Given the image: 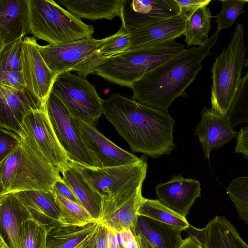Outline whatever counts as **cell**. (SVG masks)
<instances>
[{
	"instance_id": "obj_36",
	"label": "cell",
	"mask_w": 248,
	"mask_h": 248,
	"mask_svg": "<svg viewBox=\"0 0 248 248\" xmlns=\"http://www.w3.org/2000/svg\"><path fill=\"white\" fill-rule=\"evenodd\" d=\"M222 2L221 10L215 17L218 26L217 30L227 29L232 26L235 19L240 15L245 13L244 5L248 0H223Z\"/></svg>"
},
{
	"instance_id": "obj_22",
	"label": "cell",
	"mask_w": 248,
	"mask_h": 248,
	"mask_svg": "<svg viewBox=\"0 0 248 248\" xmlns=\"http://www.w3.org/2000/svg\"><path fill=\"white\" fill-rule=\"evenodd\" d=\"M1 235L10 248H20L19 232L21 223L31 218L15 193L0 196Z\"/></svg>"
},
{
	"instance_id": "obj_35",
	"label": "cell",
	"mask_w": 248,
	"mask_h": 248,
	"mask_svg": "<svg viewBox=\"0 0 248 248\" xmlns=\"http://www.w3.org/2000/svg\"><path fill=\"white\" fill-rule=\"evenodd\" d=\"M23 37L0 46V71H22Z\"/></svg>"
},
{
	"instance_id": "obj_44",
	"label": "cell",
	"mask_w": 248,
	"mask_h": 248,
	"mask_svg": "<svg viewBox=\"0 0 248 248\" xmlns=\"http://www.w3.org/2000/svg\"><path fill=\"white\" fill-rule=\"evenodd\" d=\"M107 228L108 248H118L116 232L108 227Z\"/></svg>"
},
{
	"instance_id": "obj_7",
	"label": "cell",
	"mask_w": 248,
	"mask_h": 248,
	"mask_svg": "<svg viewBox=\"0 0 248 248\" xmlns=\"http://www.w3.org/2000/svg\"><path fill=\"white\" fill-rule=\"evenodd\" d=\"M103 200L135 191L142 187L146 176L147 157L143 155L132 164L97 168L69 161Z\"/></svg>"
},
{
	"instance_id": "obj_13",
	"label": "cell",
	"mask_w": 248,
	"mask_h": 248,
	"mask_svg": "<svg viewBox=\"0 0 248 248\" xmlns=\"http://www.w3.org/2000/svg\"><path fill=\"white\" fill-rule=\"evenodd\" d=\"M45 105L28 88L20 91L0 85V128L21 137L25 116Z\"/></svg>"
},
{
	"instance_id": "obj_34",
	"label": "cell",
	"mask_w": 248,
	"mask_h": 248,
	"mask_svg": "<svg viewBox=\"0 0 248 248\" xmlns=\"http://www.w3.org/2000/svg\"><path fill=\"white\" fill-rule=\"evenodd\" d=\"M131 40L130 31L121 26L116 33L102 39L97 53L104 60L118 55L129 49Z\"/></svg>"
},
{
	"instance_id": "obj_9",
	"label": "cell",
	"mask_w": 248,
	"mask_h": 248,
	"mask_svg": "<svg viewBox=\"0 0 248 248\" xmlns=\"http://www.w3.org/2000/svg\"><path fill=\"white\" fill-rule=\"evenodd\" d=\"M102 41L93 37L64 44L39 46V51L49 68L56 75L75 71L86 78L103 59L97 51Z\"/></svg>"
},
{
	"instance_id": "obj_5",
	"label": "cell",
	"mask_w": 248,
	"mask_h": 248,
	"mask_svg": "<svg viewBox=\"0 0 248 248\" xmlns=\"http://www.w3.org/2000/svg\"><path fill=\"white\" fill-rule=\"evenodd\" d=\"M29 30L38 39L60 45L93 37L94 27L53 0H27Z\"/></svg>"
},
{
	"instance_id": "obj_27",
	"label": "cell",
	"mask_w": 248,
	"mask_h": 248,
	"mask_svg": "<svg viewBox=\"0 0 248 248\" xmlns=\"http://www.w3.org/2000/svg\"><path fill=\"white\" fill-rule=\"evenodd\" d=\"M205 227L203 248H248L234 226L225 217L216 216Z\"/></svg>"
},
{
	"instance_id": "obj_16",
	"label": "cell",
	"mask_w": 248,
	"mask_h": 248,
	"mask_svg": "<svg viewBox=\"0 0 248 248\" xmlns=\"http://www.w3.org/2000/svg\"><path fill=\"white\" fill-rule=\"evenodd\" d=\"M77 126L88 149L103 168L116 167L137 162L139 157L115 144L97 128L76 118Z\"/></svg>"
},
{
	"instance_id": "obj_12",
	"label": "cell",
	"mask_w": 248,
	"mask_h": 248,
	"mask_svg": "<svg viewBox=\"0 0 248 248\" xmlns=\"http://www.w3.org/2000/svg\"><path fill=\"white\" fill-rule=\"evenodd\" d=\"M39 46L34 36L23 37L22 72L27 88L46 104L57 75L46 65Z\"/></svg>"
},
{
	"instance_id": "obj_19",
	"label": "cell",
	"mask_w": 248,
	"mask_h": 248,
	"mask_svg": "<svg viewBox=\"0 0 248 248\" xmlns=\"http://www.w3.org/2000/svg\"><path fill=\"white\" fill-rule=\"evenodd\" d=\"M186 22V18L179 14L130 31L131 45L128 50L174 41L184 34Z\"/></svg>"
},
{
	"instance_id": "obj_23",
	"label": "cell",
	"mask_w": 248,
	"mask_h": 248,
	"mask_svg": "<svg viewBox=\"0 0 248 248\" xmlns=\"http://www.w3.org/2000/svg\"><path fill=\"white\" fill-rule=\"evenodd\" d=\"M62 179L76 198L97 221L100 222L103 197L88 183L81 173L69 163L61 172Z\"/></svg>"
},
{
	"instance_id": "obj_2",
	"label": "cell",
	"mask_w": 248,
	"mask_h": 248,
	"mask_svg": "<svg viewBox=\"0 0 248 248\" xmlns=\"http://www.w3.org/2000/svg\"><path fill=\"white\" fill-rule=\"evenodd\" d=\"M219 32L217 30L203 45L185 49L146 74L133 85L132 99L168 112L176 98L187 96L186 89L202 68V61L210 55Z\"/></svg>"
},
{
	"instance_id": "obj_24",
	"label": "cell",
	"mask_w": 248,
	"mask_h": 248,
	"mask_svg": "<svg viewBox=\"0 0 248 248\" xmlns=\"http://www.w3.org/2000/svg\"><path fill=\"white\" fill-rule=\"evenodd\" d=\"M100 222L85 226L59 224L47 229L46 248H79L94 234Z\"/></svg>"
},
{
	"instance_id": "obj_40",
	"label": "cell",
	"mask_w": 248,
	"mask_h": 248,
	"mask_svg": "<svg viewBox=\"0 0 248 248\" xmlns=\"http://www.w3.org/2000/svg\"><path fill=\"white\" fill-rule=\"evenodd\" d=\"M236 139L234 153L241 154L245 159H248V125L240 129Z\"/></svg>"
},
{
	"instance_id": "obj_25",
	"label": "cell",
	"mask_w": 248,
	"mask_h": 248,
	"mask_svg": "<svg viewBox=\"0 0 248 248\" xmlns=\"http://www.w3.org/2000/svg\"><path fill=\"white\" fill-rule=\"evenodd\" d=\"M80 18L111 20L121 16L124 0H59L56 1Z\"/></svg>"
},
{
	"instance_id": "obj_30",
	"label": "cell",
	"mask_w": 248,
	"mask_h": 248,
	"mask_svg": "<svg viewBox=\"0 0 248 248\" xmlns=\"http://www.w3.org/2000/svg\"><path fill=\"white\" fill-rule=\"evenodd\" d=\"M54 200L60 215V224L82 226L97 222L81 204L53 191ZM99 222V221H98Z\"/></svg>"
},
{
	"instance_id": "obj_42",
	"label": "cell",
	"mask_w": 248,
	"mask_h": 248,
	"mask_svg": "<svg viewBox=\"0 0 248 248\" xmlns=\"http://www.w3.org/2000/svg\"><path fill=\"white\" fill-rule=\"evenodd\" d=\"M118 232L124 248H139L135 235L130 229L123 228Z\"/></svg>"
},
{
	"instance_id": "obj_26",
	"label": "cell",
	"mask_w": 248,
	"mask_h": 248,
	"mask_svg": "<svg viewBox=\"0 0 248 248\" xmlns=\"http://www.w3.org/2000/svg\"><path fill=\"white\" fill-rule=\"evenodd\" d=\"M182 231L151 218L138 216L136 232L141 234L153 248H178Z\"/></svg>"
},
{
	"instance_id": "obj_37",
	"label": "cell",
	"mask_w": 248,
	"mask_h": 248,
	"mask_svg": "<svg viewBox=\"0 0 248 248\" xmlns=\"http://www.w3.org/2000/svg\"><path fill=\"white\" fill-rule=\"evenodd\" d=\"M21 137L17 134L0 128V161L6 157L20 144Z\"/></svg>"
},
{
	"instance_id": "obj_14",
	"label": "cell",
	"mask_w": 248,
	"mask_h": 248,
	"mask_svg": "<svg viewBox=\"0 0 248 248\" xmlns=\"http://www.w3.org/2000/svg\"><path fill=\"white\" fill-rule=\"evenodd\" d=\"M179 14L175 0H124L121 26L132 31Z\"/></svg>"
},
{
	"instance_id": "obj_33",
	"label": "cell",
	"mask_w": 248,
	"mask_h": 248,
	"mask_svg": "<svg viewBox=\"0 0 248 248\" xmlns=\"http://www.w3.org/2000/svg\"><path fill=\"white\" fill-rule=\"evenodd\" d=\"M227 193L239 217L248 224V175L233 178L227 188Z\"/></svg>"
},
{
	"instance_id": "obj_41",
	"label": "cell",
	"mask_w": 248,
	"mask_h": 248,
	"mask_svg": "<svg viewBox=\"0 0 248 248\" xmlns=\"http://www.w3.org/2000/svg\"><path fill=\"white\" fill-rule=\"evenodd\" d=\"M53 191L61 194L70 200L80 204L72 189L64 182L62 178L57 180L55 183L53 187Z\"/></svg>"
},
{
	"instance_id": "obj_43",
	"label": "cell",
	"mask_w": 248,
	"mask_h": 248,
	"mask_svg": "<svg viewBox=\"0 0 248 248\" xmlns=\"http://www.w3.org/2000/svg\"><path fill=\"white\" fill-rule=\"evenodd\" d=\"M178 248H203L201 244L193 236L189 235L183 239Z\"/></svg>"
},
{
	"instance_id": "obj_10",
	"label": "cell",
	"mask_w": 248,
	"mask_h": 248,
	"mask_svg": "<svg viewBox=\"0 0 248 248\" xmlns=\"http://www.w3.org/2000/svg\"><path fill=\"white\" fill-rule=\"evenodd\" d=\"M46 108L57 137L70 161L88 166L103 168L100 161L86 146L76 118L51 92L46 101Z\"/></svg>"
},
{
	"instance_id": "obj_31",
	"label": "cell",
	"mask_w": 248,
	"mask_h": 248,
	"mask_svg": "<svg viewBox=\"0 0 248 248\" xmlns=\"http://www.w3.org/2000/svg\"><path fill=\"white\" fill-rule=\"evenodd\" d=\"M47 229L32 218L21 224L19 232L20 248H46Z\"/></svg>"
},
{
	"instance_id": "obj_4",
	"label": "cell",
	"mask_w": 248,
	"mask_h": 248,
	"mask_svg": "<svg viewBox=\"0 0 248 248\" xmlns=\"http://www.w3.org/2000/svg\"><path fill=\"white\" fill-rule=\"evenodd\" d=\"M185 46L172 41L126 50L107 58L91 74L132 89L148 73L185 51Z\"/></svg>"
},
{
	"instance_id": "obj_20",
	"label": "cell",
	"mask_w": 248,
	"mask_h": 248,
	"mask_svg": "<svg viewBox=\"0 0 248 248\" xmlns=\"http://www.w3.org/2000/svg\"><path fill=\"white\" fill-rule=\"evenodd\" d=\"M27 0H0V46L28 33Z\"/></svg>"
},
{
	"instance_id": "obj_18",
	"label": "cell",
	"mask_w": 248,
	"mask_h": 248,
	"mask_svg": "<svg viewBox=\"0 0 248 248\" xmlns=\"http://www.w3.org/2000/svg\"><path fill=\"white\" fill-rule=\"evenodd\" d=\"M142 187L137 191L103 200L100 222L116 232L130 229L136 235L138 212L143 197Z\"/></svg>"
},
{
	"instance_id": "obj_38",
	"label": "cell",
	"mask_w": 248,
	"mask_h": 248,
	"mask_svg": "<svg viewBox=\"0 0 248 248\" xmlns=\"http://www.w3.org/2000/svg\"><path fill=\"white\" fill-rule=\"evenodd\" d=\"M0 85L20 91L27 88L22 71H0Z\"/></svg>"
},
{
	"instance_id": "obj_39",
	"label": "cell",
	"mask_w": 248,
	"mask_h": 248,
	"mask_svg": "<svg viewBox=\"0 0 248 248\" xmlns=\"http://www.w3.org/2000/svg\"><path fill=\"white\" fill-rule=\"evenodd\" d=\"M180 9V14L186 19L198 8L207 6L211 0H175Z\"/></svg>"
},
{
	"instance_id": "obj_17",
	"label": "cell",
	"mask_w": 248,
	"mask_h": 248,
	"mask_svg": "<svg viewBox=\"0 0 248 248\" xmlns=\"http://www.w3.org/2000/svg\"><path fill=\"white\" fill-rule=\"evenodd\" d=\"M157 200L178 214L186 217L195 200L201 196V183L195 179L174 176L155 187Z\"/></svg>"
},
{
	"instance_id": "obj_32",
	"label": "cell",
	"mask_w": 248,
	"mask_h": 248,
	"mask_svg": "<svg viewBox=\"0 0 248 248\" xmlns=\"http://www.w3.org/2000/svg\"><path fill=\"white\" fill-rule=\"evenodd\" d=\"M228 115L233 128L248 123V71L241 80Z\"/></svg>"
},
{
	"instance_id": "obj_15",
	"label": "cell",
	"mask_w": 248,
	"mask_h": 248,
	"mask_svg": "<svg viewBox=\"0 0 248 248\" xmlns=\"http://www.w3.org/2000/svg\"><path fill=\"white\" fill-rule=\"evenodd\" d=\"M201 114L202 120L195 133L202 145L205 158L209 162L211 152L236 138L238 132L233 129L228 114L204 107Z\"/></svg>"
},
{
	"instance_id": "obj_3",
	"label": "cell",
	"mask_w": 248,
	"mask_h": 248,
	"mask_svg": "<svg viewBox=\"0 0 248 248\" xmlns=\"http://www.w3.org/2000/svg\"><path fill=\"white\" fill-rule=\"evenodd\" d=\"M19 145L0 161V196L20 191L53 192L62 178L33 140L24 133Z\"/></svg>"
},
{
	"instance_id": "obj_45",
	"label": "cell",
	"mask_w": 248,
	"mask_h": 248,
	"mask_svg": "<svg viewBox=\"0 0 248 248\" xmlns=\"http://www.w3.org/2000/svg\"><path fill=\"white\" fill-rule=\"evenodd\" d=\"M0 248H10L4 237L0 236Z\"/></svg>"
},
{
	"instance_id": "obj_29",
	"label": "cell",
	"mask_w": 248,
	"mask_h": 248,
	"mask_svg": "<svg viewBox=\"0 0 248 248\" xmlns=\"http://www.w3.org/2000/svg\"><path fill=\"white\" fill-rule=\"evenodd\" d=\"M212 17L210 9L204 6L196 9L186 19L183 35L187 46H201L208 40Z\"/></svg>"
},
{
	"instance_id": "obj_28",
	"label": "cell",
	"mask_w": 248,
	"mask_h": 248,
	"mask_svg": "<svg viewBox=\"0 0 248 248\" xmlns=\"http://www.w3.org/2000/svg\"><path fill=\"white\" fill-rule=\"evenodd\" d=\"M138 215L170 226L182 231H186L190 224L186 217L170 209L158 200L142 198Z\"/></svg>"
},
{
	"instance_id": "obj_21",
	"label": "cell",
	"mask_w": 248,
	"mask_h": 248,
	"mask_svg": "<svg viewBox=\"0 0 248 248\" xmlns=\"http://www.w3.org/2000/svg\"><path fill=\"white\" fill-rule=\"evenodd\" d=\"M31 218L46 229L60 224V215L53 192L28 190L15 193Z\"/></svg>"
},
{
	"instance_id": "obj_11",
	"label": "cell",
	"mask_w": 248,
	"mask_h": 248,
	"mask_svg": "<svg viewBox=\"0 0 248 248\" xmlns=\"http://www.w3.org/2000/svg\"><path fill=\"white\" fill-rule=\"evenodd\" d=\"M23 132L35 142L46 160L61 173L70 159L61 144L45 106L28 113L22 125Z\"/></svg>"
},
{
	"instance_id": "obj_1",
	"label": "cell",
	"mask_w": 248,
	"mask_h": 248,
	"mask_svg": "<svg viewBox=\"0 0 248 248\" xmlns=\"http://www.w3.org/2000/svg\"><path fill=\"white\" fill-rule=\"evenodd\" d=\"M103 115L134 153L152 158L174 149L175 120L168 112L113 93L102 99Z\"/></svg>"
},
{
	"instance_id": "obj_46",
	"label": "cell",
	"mask_w": 248,
	"mask_h": 248,
	"mask_svg": "<svg viewBox=\"0 0 248 248\" xmlns=\"http://www.w3.org/2000/svg\"><path fill=\"white\" fill-rule=\"evenodd\" d=\"M91 238L86 244H85L84 245L82 246L79 248H92Z\"/></svg>"
},
{
	"instance_id": "obj_8",
	"label": "cell",
	"mask_w": 248,
	"mask_h": 248,
	"mask_svg": "<svg viewBox=\"0 0 248 248\" xmlns=\"http://www.w3.org/2000/svg\"><path fill=\"white\" fill-rule=\"evenodd\" d=\"M52 92L73 116L94 126L103 115L101 98L86 78L70 72L57 75Z\"/></svg>"
},
{
	"instance_id": "obj_6",
	"label": "cell",
	"mask_w": 248,
	"mask_h": 248,
	"mask_svg": "<svg viewBox=\"0 0 248 248\" xmlns=\"http://www.w3.org/2000/svg\"><path fill=\"white\" fill-rule=\"evenodd\" d=\"M244 27L237 24L227 48L213 63L211 73V108L224 114L228 113L242 79L243 68L248 66L245 59Z\"/></svg>"
}]
</instances>
